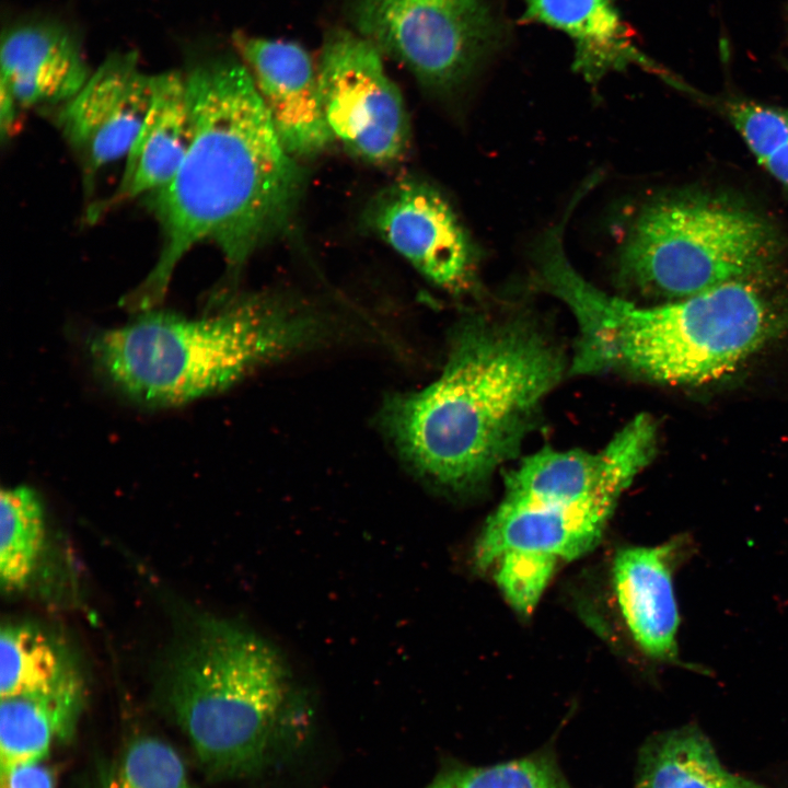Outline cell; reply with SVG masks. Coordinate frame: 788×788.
Wrapping results in <instances>:
<instances>
[{
	"label": "cell",
	"mask_w": 788,
	"mask_h": 788,
	"mask_svg": "<svg viewBox=\"0 0 788 788\" xmlns=\"http://www.w3.org/2000/svg\"><path fill=\"white\" fill-rule=\"evenodd\" d=\"M291 683L288 663L270 641L235 623L208 619L175 658L167 696L204 768L237 776L265 761Z\"/></svg>",
	"instance_id": "5b68a950"
},
{
	"label": "cell",
	"mask_w": 788,
	"mask_h": 788,
	"mask_svg": "<svg viewBox=\"0 0 788 788\" xmlns=\"http://www.w3.org/2000/svg\"><path fill=\"white\" fill-rule=\"evenodd\" d=\"M0 788H55L51 770L42 762L1 772Z\"/></svg>",
	"instance_id": "484cf974"
},
{
	"label": "cell",
	"mask_w": 788,
	"mask_h": 788,
	"mask_svg": "<svg viewBox=\"0 0 788 788\" xmlns=\"http://www.w3.org/2000/svg\"><path fill=\"white\" fill-rule=\"evenodd\" d=\"M563 371L560 351L534 324L473 320L455 333L440 376L389 395L379 425L425 480L471 490L517 454Z\"/></svg>",
	"instance_id": "7a4b0ae2"
},
{
	"label": "cell",
	"mask_w": 788,
	"mask_h": 788,
	"mask_svg": "<svg viewBox=\"0 0 788 788\" xmlns=\"http://www.w3.org/2000/svg\"><path fill=\"white\" fill-rule=\"evenodd\" d=\"M101 788H195L183 760L164 741L134 740L107 772Z\"/></svg>",
	"instance_id": "603a6c76"
},
{
	"label": "cell",
	"mask_w": 788,
	"mask_h": 788,
	"mask_svg": "<svg viewBox=\"0 0 788 788\" xmlns=\"http://www.w3.org/2000/svg\"><path fill=\"white\" fill-rule=\"evenodd\" d=\"M153 95V74L140 70L132 53H115L63 104L58 123L91 176L125 159Z\"/></svg>",
	"instance_id": "8fae6325"
},
{
	"label": "cell",
	"mask_w": 788,
	"mask_h": 788,
	"mask_svg": "<svg viewBox=\"0 0 788 788\" xmlns=\"http://www.w3.org/2000/svg\"><path fill=\"white\" fill-rule=\"evenodd\" d=\"M92 74L78 38L61 24L30 22L1 42L0 126L10 137L21 109L66 104Z\"/></svg>",
	"instance_id": "7c38bea8"
},
{
	"label": "cell",
	"mask_w": 788,
	"mask_h": 788,
	"mask_svg": "<svg viewBox=\"0 0 788 788\" xmlns=\"http://www.w3.org/2000/svg\"><path fill=\"white\" fill-rule=\"evenodd\" d=\"M356 20L360 35L439 91L464 83L499 39L486 0H357Z\"/></svg>",
	"instance_id": "52a82bcc"
},
{
	"label": "cell",
	"mask_w": 788,
	"mask_h": 788,
	"mask_svg": "<svg viewBox=\"0 0 788 788\" xmlns=\"http://www.w3.org/2000/svg\"><path fill=\"white\" fill-rule=\"evenodd\" d=\"M634 788H765L728 770L694 726L650 737L640 748Z\"/></svg>",
	"instance_id": "d6986e66"
},
{
	"label": "cell",
	"mask_w": 788,
	"mask_h": 788,
	"mask_svg": "<svg viewBox=\"0 0 788 788\" xmlns=\"http://www.w3.org/2000/svg\"><path fill=\"white\" fill-rule=\"evenodd\" d=\"M727 115L758 163L788 141V108L733 101Z\"/></svg>",
	"instance_id": "d4e9b609"
},
{
	"label": "cell",
	"mask_w": 788,
	"mask_h": 788,
	"mask_svg": "<svg viewBox=\"0 0 788 788\" xmlns=\"http://www.w3.org/2000/svg\"><path fill=\"white\" fill-rule=\"evenodd\" d=\"M778 240L761 217L716 198L679 195L642 209L618 253L619 278L682 299L762 274Z\"/></svg>",
	"instance_id": "8992f818"
},
{
	"label": "cell",
	"mask_w": 788,
	"mask_h": 788,
	"mask_svg": "<svg viewBox=\"0 0 788 788\" xmlns=\"http://www.w3.org/2000/svg\"><path fill=\"white\" fill-rule=\"evenodd\" d=\"M42 502L28 486L3 488L0 497V581L7 592L23 589L45 543Z\"/></svg>",
	"instance_id": "44dd1931"
},
{
	"label": "cell",
	"mask_w": 788,
	"mask_h": 788,
	"mask_svg": "<svg viewBox=\"0 0 788 788\" xmlns=\"http://www.w3.org/2000/svg\"><path fill=\"white\" fill-rule=\"evenodd\" d=\"M760 164L788 192V141Z\"/></svg>",
	"instance_id": "4316f807"
},
{
	"label": "cell",
	"mask_w": 788,
	"mask_h": 788,
	"mask_svg": "<svg viewBox=\"0 0 788 788\" xmlns=\"http://www.w3.org/2000/svg\"><path fill=\"white\" fill-rule=\"evenodd\" d=\"M74 676L60 649L44 631L23 623L2 626L1 698L48 693Z\"/></svg>",
	"instance_id": "ffe728a7"
},
{
	"label": "cell",
	"mask_w": 788,
	"mask_h": 788,
	"mask_svg": "<svg viewBox=\"0 0 788 788\" xmlns=\"http://www.w3.org/2000/svg\"><path fill=\"white\" fill-rule=\"evenodd\" d=\"M323 114L335 140L361 160L390 165L405 153L409 124L381 50L362 35L337 31L317 63Z\"/></svg>",
	"instance_id": "ba28073f"
},
{
	"label": "cell",
	"mask_w": 788,
	"mask_h": 788,
	"mask_svg": "<svg viewBox=\"0 0 788 788\" xmlns=\"http://www.w3.org/2000/svg\"><path fill=\"white\" fill-rule=\"evenodd\" d=\"M185 80L192 141L174 177L150 195L162 244L147 277L123 299L135 313L163 301L177 265L200 243L240 268L287 225L301 193L297 159L243 61H204Z\"/></svg>",
	"instance_id": "6da1fadb"
},
{
	"label": "cell",
	"mask_w": 788,
	"mask_h": 788,
	"mask_svg": "<svg viewBox=\"0 0 788 788\" xmlns=\"http://www.w3.org/2000/svg\"><path fill=\"white\" fill-rule=\"evenodd\" d=\"M685 537L652 547H628L613 561V583L624 621L649 657L673 660L679 612L672 573L688 552Z\"/></svg>",
	"instance_id": "2e32d148"
},
{
	"label": "cell",
	"mask_w": 788,
	"mask_h": 788,
	"mask_svg": "<svg viewBox=\"0 0 788 788\" xmlns=\"http://www.w3.org/2000/svg\"><path fill=\"white\" fill-rule=\"evenodd\" d=\"M192 132L185 74L175 70L153 74L151 105L125 157L117 188L90 209L89 219L164 187L178 171Z\"/></svg>",
	"instance_id": "9a60e30c"
},
{
	"label": "cell",
	"mask_w": 788,
	"mask_h": 788,
	"mask_svg": "<svg viewBox=\"0 0 788 788\" xmlns=\"http://www.w3.org/2000/svg\"><path fill=\"white\" fill-rule=\"evenodd\" d=\"M81 696L77 675L48 693L1 698L0 770L42 762L57 740L70 734Z\"/></svg>",
	"instance_id": "ac0fdd59"
},
{
	"label": "cell",
	"mask_w": 788,
	"mask_h": 788,
	"mask_svg": "<svg viewBox=\"0 0 788 788\" xmlns=\"http://www.w3.org/2000/svg\"><path fill=\"white\" fill-rule=\"evenodd\" d=\"M368 227L438 287L462 293L476 282L477 253L450 202L416 178L379 192L366 210Z\"/></svg>",
	"instance_id": "9c48e42d"
},
{
	"label": "cell",
	"mask_w": 788,
	"mask_h": 788,
	"mask_svg": "<svg viewBox=\"0 0 788 788\" xmlns=\"http://www.w3.org/2000/svg\"><path fill=\"white\" fill-rule=\"evenodd\" d=\"M656 442V425L641 414L599 452L542 449L506 476L503 499L573 503L605 494L621 496L651 461Z\"/></svg>",
	"instance_id": "30bf717a"
},
{
	"label": "cell",
	"mask_w": 788,
	"mask_h": 788,
	"mask_svg": "<svg viewBox=\"0 0 788 788\" xmlns=\"http://www.w3.org/2000/svg\"><path fill=\"white\" fill-rule=\"evenodd\" d=\"M327 332L312 311L253 296L196 318L157 309L139 313L94 334L89 352L128 398L171 407L218 393L255 368L323 340Z\"/></svg>",
	"instance_id": "277c9868"
},
{
	"label": "cell",
	"mask_w": 788,
	"mask_h": 788,
	"mask_svg": "<svg viewBox=\"0 0 788 788\" xmlns=\"http://www.w3.org/2000/svg\"><path fill=\"white\" fill-rule=\"evenodd\" d=\"M525 21L556 28L573 43V69L595 83L613 71L635 65L665 77L667 72L635 45L617 0H524Z\"/></svg>",
	"instance_id": "e0dca14e"
},
{
	"label": "cell",
	"mask_w": 788,
	"mask_h": 788,
	"mask_svg": "<svg viewBox=\"0 0 788 788\" xmlns=\"http://www.w3.org/2000/svg\"><path fill=\"white\" fill-rule=\"evenodd\" d=\"M237 51L250 70L275 129L296 159L311 158L335 140L324 117L317 66L299 44L242 34Z\"/></svg>",
	"instance_id": "4fadbf2b"
},
{
	"label": "cell",
	"mask_w": 788,
	"mask_h": 788,
	"mask_svg": "<svg viewBox=\"0 0 788 788\" xmlns=\"http://www.w3.org/2000/svg\"><path fill=\"white\" fill-rule=\"evenodd\" d=\"M619 496L605 494L573 503L502 500L474 547V564L489 570L510 552L548 556L559 563L591 551L602 536Z\"/></svg>",
	"instance_id": "5bb4252c"
},
{
	"label": "cell",
	"mask_w": 788,
	"mask_h": 788,
	"mask_svg": "<svg viewBox=\"0 0 788 788\" xmlns=\"http://www.w3.org/2000/svg\"><path fill=\"white\" fill-rule=\"evenodd\" d=\"M558 564L548 556L510 552L501 555L489 570L508 603L518 613L530 615Z\"/></svg>",
	"instance_id": "cb8c5ba5"
},
{
	"label": "cell",
	"mask_w": 788,
	"mask_h": 788,
	"mask_svg": "<svg viewBox=\"0 0 788 788\" xmlns=\"http://www.w3.org/2000/svg\"><path fill=\"white\" fill-rule=\"evenodd\" d=\"M538 279L578 324L573 373L623 371L668 384H704L733 371L769 336L774 317L749 281L641 306L580 276L565 255L563 229L534 251Z\"/></svg>",
	"instance_id": "3957f363"
},
{
	"label": "cell",
	"mask_w": 788,
	"mask_h": 788,
	"mask_svg": "<svg viewBox=\"0 0 788 788\" xmlns=\"http://www.w3.org/2000/svg\"><path fill=\"white\" fill-rule=\"evenodd\" d=\"M426 788H571L554 754L542 750L488 766L454 765Z\"/></svg>",
	"instance_id": "7402d4cb"
}]
</instances>
